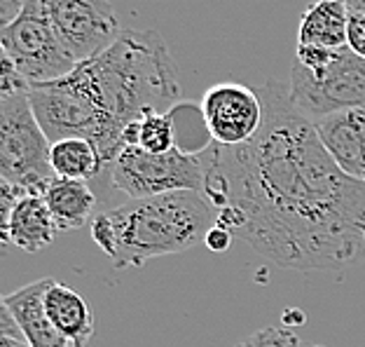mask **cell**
<instances>
[{"mask_svg": "<svg viewBox=\"0 0 365 347\" xmlns=\"http://www.w3.org/2000/svg\"><path fill=\"white\" fill-rule=\"evenodd\" d=\"M260 96L264 122L253 141L199 155L215 226L290 270L365 261V183L337 167L288 89L269 80Z\"/></svg>", "mask_w": 365, "mask_h": 347, "instance_id": "obj_1", "label": "cell"}, {"mask_svg": "<svg viewBox=\"0 0 365 347\" xmlns=\"http://www.w3.org/2000/svg\"><path fill=\"white\" fill-rule=\"evenodd\" d=\"M215 226V209L202 193H180L129 200L96 213L91 239L115 270L140 268L148 261L187 251L202 244Z\"/></svg>", "mask_w": 365, "mask_h": 347, "instance_id": "obj_2", "label": "cell"}, {"mask_svg": "<svg viewBox=\"0 0 365 347\" xmlns=\"http://www.w3.org/2000/svg\"><path fill=\"white\" fill-rule=\"evenodd\" d=\"M80 69L122 134L145 115L169 113L180 99L169 45L153 29H124L118 43Z\"/></svg>", "mask_w": 365, "mask_h": 347, "instance_id": "obj_3", "label": "cell"}, {"mask_svg": "<svg viewBox=\"0 0 365 347\" xmlns=\"http://www.w3.org/2000/svg\"><path fill=\"white\" fill-rule=\"evenodd\" d=\"M29 99L49 144L71 136L89 139L101 153L106 169L110 171L115 158L124 148L122 131L96 101L94 89L80 66L61 80L31 87Z\"/></svg>", "mask_w": 365, "mask_h": 347, "instance_id": "obj_4", "label": "cell"}, {"mask_svg": "<svg viewBox=\"0 0 365 347\" xmlns=\"http://www.w3.org/2000/svg\"><path fill=\"white\" fill-rule=\"evenodd\" d=\"M29 89H0V176L21 195H45L54 178L52 144L33 113Z\"/></svg>", "mask_w": 365, "mask_h": 347, "instance_id": "obj_5", "label": "cell"}, {"mask_svg": "<svg viewBox=\"0 0 365 347\" xmlns=\"http://www.w3.org/2000/svg\"><path fill=\"white\" fill-rule=\"evenodd\" d=\"M286 89L290 104L312 122L339 111L365 109V59L344 47L317 71L293 61Z\"/></svg>", "mask_w": 365, "mask_h": 347, "instance_id": "obj_6", "label": "cell"}, {"mask_svg": "<svg viewBox=\"0 0 365 347\" xmlns=\"http://www.w3.org/2000/svg\"><path fill=\"white\" fill-rule=\"evenodd\" d=\"M0 45L29 87L61 80L78 69L56 36L43 0H29L24 12L0 33Z\"/></svg>", "mask_w": 365, "mask_h": 347, "instance_id": "obj_7", "label": "cell"}, {"mask_svg": "<svg viewBox=\"0 0 365 347\" xmlns=\"http://www.w3.org/2000/svg\"><path fill=\"white\" fill-rule=\"evenodd\" d=\"M110 183L129 200L180 193V190H204V164L199 155H187L173 148L155 155L138 146H124L110 167Z\"/></svg>", "mask_w": 365, "mask_h": 347, "instance_id": "obj_8", "label": "cell"}, {"mask_svg": "<svg viewBox=\"0 0 365 347\" xmlns=\"http://www.w3.org/2000/svg\"><path fill=\"white\" fill-rule=\"evenodd\" d=\"M43 7L78 66L103 54L124 33L108 0H43Z\"/></svg>", "mask_w": 365, "mask_h": 347, "instance_id": "obj_9", "label": "cell"}, {"mask_svg": "<svg viewBox=\"0 0 365 347\" xmlns=\"http://www.w3.org/2000/svg\"><path fill=\"white\" fill-rule=\"evenodd\" d=\"M204 122L213 144L237 148L253 141L264 122L260 92L242 82H218L202 96Z\"/></svg>", "mask_w": 365, "mask_h": 347, "instance_id": "obj_10", "label": "cell"}, {"mask_svg": "<svg viewBox=\"0 0 365 347\" xmlns=\"http://www.w3.org/2000/svg\"><path fill=\"white\" fill-rule=\"evenodd\" d=\"M314 127L337 167L365 183V109L333 113Z\"/></svg>", "mask_w": 365, "mask_h": 347, "instance_id": "obj_11", "label": "cell"}, {"mask_svg": "<svg viewBox=\"0 0 365 347\" xmlns=\"http://www.w3.org/2000/svg\"><path fill=\"white\" fill-rule=\"evenodd\" d=\"M52 284V277L38 279V282H31L12 293H7L3 303L10 308L31 347H76L56 331L45 312V296Z\"/></svg>", "mask_w": 365, "mask_h": 347, "instance_id": "obj_12", "label": "cell"}, {"mask_svg": "<svg viewBox=\"0 0 365 347\" xmlns=\"http://www.w3.org/2000/svg\"><path fill=\"white\" fill-rule=\"evenodd\" d=\"M56 228L52 211L43 195H21L3 228V242L14 244L26 253H38L54 242Z\"/></svg>", "mask_w": 365, "mask_h": 347, "instance_id": "obj_13", "label": "cell"}, {"mask_svg": "<svg viewBox=\"0 0 365 347\" xmlns=\"http://www.w3.org/2000/svg\"><path fill=\"white\" fill-rule=\"evenodd\" d=\"M45 312L66 341H71L76 347L89 345L91 336H94V315L76 288L54 279L45 296Z\"/></svg>", "mask_w": 365, "mask_h": 347, "instance_id": "obj_14", "label": "cell"}, {"mask_svg": "<svg viewBox=\"0 0 365 347\" xmlns=\"http://www.w3.org/2000/svg\"><path fill=\"white\" fill-rule=\"evenodd\" d=\"M346 29H349V7L344 0H314L300 16L297 45L344 49Z\"/></svg>", "mask_w": 365, "mask_h": 347, "instance_id": "obj_15", "label": "cell"}, {"mask_svg": "<svg viewBox=\"0 0 365 347\" xmlns=\"http://www.w3.org/2000/svg\"><path fill=\"white\" fill-rule=\"evenodd\" d=\"M45 202L52 211L59 233L63 230H78L94 221V206L96 195L94 190L87 186V181H73L54 176L52 183L45 190Z\"/></svg>", "mask_w": 365, "mask_h": 347, "instance_id": "obj_16", "label": "cell"}, {"mask_svg": "<svg viewBox=\"0 0 365 347\" xmlns=\"http://www.w3.org/2000/svg\"><path fill=\"white\" fill-rule=\"evenodd\" d=\"M49 162H52L54 176L73 181H91L106 169L98 148L89 139L80 136L61 139V141L52 144Z\"/></svg>", "mask_w": 365, "mask_h": 347, "instance_id": "obj_17", "label": "cell"}, {"mask_svg": "<svg viewBox=\"0 0 365 347\" xmlns=\"http://www.w3.org/2000/svg\"><path fill=\"white\" fill-rule=\"evenodd\" d=\"M124 146H138L145 153H169L176 148V127L171 113H150L143 120L134 122L122 134Z\"/></svg>", "mask_w": 365, "mask_h": 347, "instance_id": "obj_18", "label": "cell"}, {"mask_svg": "<svg viewBox=\"0 0 365 347\" xmlns=\"http://www.w3.org/2000/svg\"><path fill=\"white\" fill-rule=\"evenodd\" d=\"M235 347H302V341L286 326H264L239 341Z\"/></svg>", "mask_w": 365, "mask_h": 347, "instance_id": "obj_19", "label": "cell"}, {"mask_svg": "<svg viewBox=\"0 0 365 347\" xmlns=\"http://www.w3.org/2000/svg\"><path fill=\"white\" fill-rule=\"evenodd\" d=\"M346 47L354 54L365 59V14L349 12V29H346Z\"/></svg>", "mask_w": 365, "mask_h": 347, "instance_id": "obj_20", "label": "cell"}, {"mask_svg": "<svg viewBox=\"0 0 365 347\" xmlns=\"http://www.w3.org/2000/svg\"><path fill=\"white\" fill-rule=\"evenodd\" d=\"M232 239H235V235H232V233H227L225 228H220V226H213V228L209 230V235H206L204 244L209 246V249H211L213 253H222V251H227V249H230Z\"/></svg>", "mask_w": 365, "mask_h": 347, "instance_id": "obj_21", "label": "cell"}, {"mask_svg": "<svg viewBox=\"0 0 365 347\" xmlns=\"http://www.w3.org/2000/svg\"><path fill=\"white\" fill-rule=\"evenodd\" d=\"M29 0H0V26H10V24L24 12Z\"/></svg>", "mask_w": 365, "mask_h": 347, "instance_id": "obj_22", "label": "cell"}, {"mask_svg": "<svg viewBox=\"0 0 365 347\" xmlns=\"http://www.w3.org/2000/svg\"><path fill=\"white\" fill-rule=\"evenodd\" d=\"M0 347H31L24 336H0Z\"/></svg>", "mask_w": 365, "mask_h": 347, "instance_id": "obj_23", "label": "cell"}, {"mask_svg": "<svg viewBox=\"0 0 365 347\" xmlns=\"http://www.w3.org/2000/svg\"><path fill=\"white\" fill-rule=\"evenodd\" d=\"M346 7H349V12L354 14H365V0H344Z\"/></svg>", "mask_w": 365, "mask_h": 347, "instance_id": "obj_24", "label": "cell"}, {"mask_svg": "<svg viewBox=\"0 0 365 347\" xmlns=\"http://www.w3.org/2000/svg\"><path fill=\"white\" fill-rule=\"evenodd\" d=\"M302 347H326V345H317V343H302Z\"/></svg>", "mask_w": 365, "mask_h": 347, "instance_id": "obj_25", "label": "cell"}]
</instances>
